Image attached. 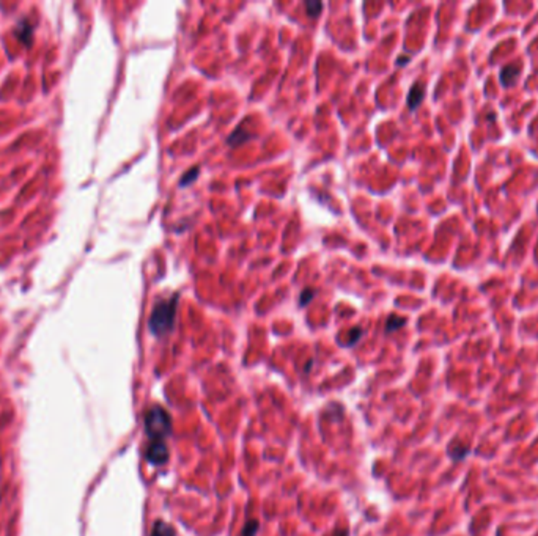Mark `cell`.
Here are the masks:
<instances>
[{
  "instance_id": "6da1fadb",
  "label": "cell",
  "mask_w": 538,
  "mask_h": 536,
  "mask_svg": "<svg viewBox=\"0 0 538 536\" xmlns=\"http://www.w3.org/2000/svg\"><path fill=\"white\" fill-rule=\"evenodd\" d=\"M176 308H178V293L156 302L150 319H148V329L154 337L161 338L172 332L176 318Z\"/></svg>"
},
{
  "instance_id": "7a4b0ae2",
  "label": "cell",
  "mask_w": 538,
  "mask_h": 536,
  "mask_svg": "<svg viewBox=\"0 0 538 536\" xmlns=\"http://www.w3.org/2000/svg\"><path fill=\"white\" fill-rule=\"evenodd\" d=\"M145 433L150 442L167 439L172 433V420L166 409L151 407L145 414Z\"/></svg>"
},
{
  "instance_id": "3957f363",
  "label": "cell",
  "mask_w": 538,
  "mask_h": 536,
  "mask_svg": "<svg viewBox=\"0 0 538 536\" xmlns=\"http://www.w3.org/2000/svg\"><path fill=\"white\" fill-rule=\"evenodd\" d=\"M145 459L151 465H156V467L164 465L168 461V450H167V445L164 443V440L150 442V445L145 450Z\"/></svg>"
},
{
  "instance_id": "277c9868",
  "label": "cell",
  "mask_w": 538,
  "mask_h": 536,
  "mask_svg": "<svg viewBox=\"0 0 538 536\" xmlns=\"http://www.w3.org/2000/svg\"><path fill=\"white\" fill-rule=\"evenodd\" d=\"M423 95H425V90H423L422 83H419V82L414 83L413 88L409 90V95H408V105H409L411 110L419 107V104L423 99Z\"/></svg>"
},
{
  "instance_id": "5b68a950",
  "label": "cell",
  "mask_w": 538,
  "mask_h": 536,
  "mask_svg": "<svg viewBox=\"0 0 538 536\" xmlns=\"http://www.w3.org/2000/svg\"><path fill=\"white\" fill-rule=\"evenodd\" d=\"M14 33H16L18 40H19V41H22V43H24L25 46L30 44L33 29H32V25L27 22V20H22V22H21V24L16 27V30H14Z\"/></svg>"
},
{
  "instance_id": "8992f818",
  "label": "cell",
  "mask_w": 538,
  "mask_h": 536,
  "mask_svg": "<svg viewBox=\"0 0 538 536\" xmlns=\"http://www.w3.org/2000/svg\"><path fill=\"white\" fill-rule=\"evenodd\" d=\"M151 536H176V533H175V528L172 525L166 524L164 520H158L153 525Z\"/></svg>"
},
{
  "instance_id": "52a82bcc",
  "label": "cell",
  "mask_w": 538,
  "mask_h": 536,
  "mask_svg": "<svg viewBox=\"0 0 538 536\" xmlns=\"http://www.w3.org/2000/svg\"><path fill=\"white\" fill-rule=\"evenodd\" d=\"M518 71H519V69L515 68V65L505 66L504 69H502V73H500V80H502V83H504L505 87H510L512 83H515L516 76H518Z\"/></svg>"
},
{
  "instance_id": "ba28073f",
  "label": "cell",
  "mask_w": 538,
  "mask_h": 536,
  "mask_svg": "<svg viewBox=\"0 0 538 536\" xmlns=\"http://www.w3.org/2000/svg\"><path fill=\"white\" fill-rule=\"evenodd\" d=\"M247 137H250V136H249V134H246L243 126H239V128H236L235 132H233L231 136L228 137V140H227V142H228V145H231V146H238V145L243 143L244 140H247Z\"/></svg>"
},
{
  "instance_id": "9c48e42d",
  "label": "cell",
  "mask_w": 538,
  "mask_h": 536,
  "mask_svg": "<svg viewBox=\"0 0 538 536\" xmlns=\"http://www.w3.org/2000/svg\"><path fill=\"white\" fill-rule=\"evenodd\" d=\"M406 319L401 318V316H396V315H391L387 318V322H386V332L391 334L393 332V330H398L400 327L405 326Z\"/></svg>"
},
{
  "instance_id": "30bf717a",
  "label": "cell",
  "mask_w": 538,
  "mask_h": 536,
  "mask_svg": "<svg viewBox=\"0 0 538 536\" xmlns=\"http://www.w3.org/2000/svg\"><path fill=\"white\" fill-rule=\"evenodd\" d=\"M198 172H200V167H192V168H190V170H187L186 173H184L183 178H181L180 186L186 187V186H189V184H190V182H194V181L197 179Z\"/></svg>"
},
{
  "instance_id": "8fae6325",
  "label": "cell",
  "mask_w": 538,
  "mask_h": 536,
  "mask_svg": "<svg viewBox=\"0 0 538 536\" xmlns=\"http://www.w3.org/2000/svg\"><path fill=\"white\" fill-rule=\"evenodd\" d=\"M306 10H307V15L310 18H316V16H320V13L323 10V3H320V2H307Z\"/></svg>"
},
{
  "instance_id": "7c38bea8",
  "label": "cell",
  "mask_w": 538,
  "mask_h": 536,
  "mask_svg": "<svg viewBox=\"0 0 538 536\" xmlns=\"http://www.w3.org/2000/svg\"><path fill=\"white\" fill-rule=\"evenodd\" d=\"M258 527H260L258 520H255V519L249 520L243 528V536H255L258 532Z\"/></svg>"
},
{
  "instance_id": "4fadbf2b",
  "label": "cell",
  "mask_w": 538,
  "mask_h": 536,
  "mask_svg": "<svg viewBox=\"0 0 538 536\" xmlns=\"http://www.w3.org/2000/svg\"><path fill=\"white\" fill-rule=\"evenodd\" d=\"M348 335L350 337H348V341H346V346H352V344H356L359 341V338L364 335V330L360 327H354V329L350 330Z\"/></svg>"
},
{
  "instance_id": "5bb4252c",
  "label": "cell",
  "mask_w": 538,
  "mask_h": 536,
  "mask_svg": "<svg viewBox=\"0 0 538 536\" xmlns=\"http://www.w3.org/2000/svg\"><path fill=\"white\" fill-rule=\"evenodd\" d=\"M315 294H316V293H315L313 290H304V291L301 293V296H299V305H301V307H306V305L309 304V302L315 298Z\"/></svg>"
},
{
  "instance_id": "9a60e30c",
  "label": "cell",
  "mask_w": 538,
  "mask_h": 536,
  "mask_svg": "<svg viewBox=\"0 0 538 536\" xmlns=\"http://www.w3.org/2000/svg\"><path fill=\"white\" fill-rule=\"evenodd\" d=\"M334 536H348V532H346V530H338Z\"/></svg>"
}]
</instances>
